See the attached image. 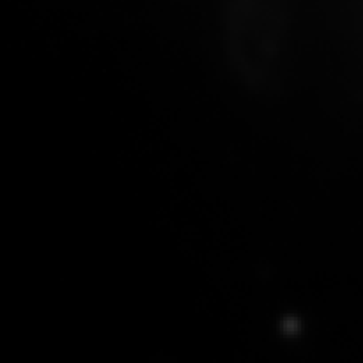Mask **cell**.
<instances>
[{"label": "cell", "mask_w": 363, "mask_h": 363, "mask_svg": "<svg viewBox=\"0 0 363 363\" xmlns=\"http://www.w3.org/2000/svg\"><path fill=\"white\" fill-rule=\"evenodd\" d=\"M227 67L243 91L269 94L284 77L289 30L273 0H234L222 30Z\"/></svg>", "instance_id": "cell-1"}]
</instances>
